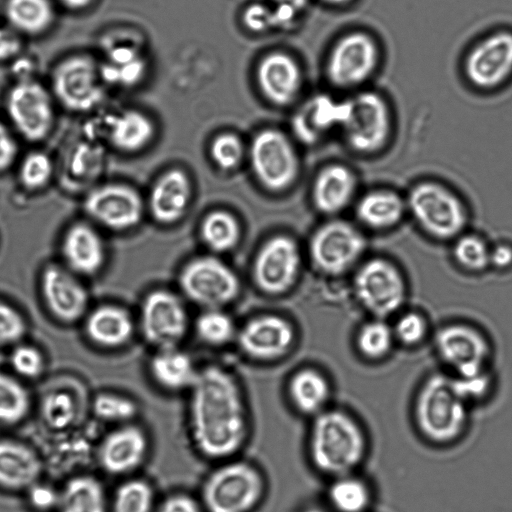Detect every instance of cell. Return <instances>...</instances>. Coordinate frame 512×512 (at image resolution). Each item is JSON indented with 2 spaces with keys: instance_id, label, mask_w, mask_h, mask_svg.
Returning a JSON list of instances; mask_svg holds the SVG:
<instances>
[{
  "instance_id": "6da1fadb",
  "label": "cell",
  "mask_w": 512,
  "mask_h": 512,
  "mask_svg": "<svg viewBox=\"0 0 512 512\" xmlns=\"http://www.w3.org/2000/svg\"><path fill=\"white\" fill-rule=\"evenodd\" d=\"M189 425L198 451L207 458L235 454L248 436V416L240 386L226 369L199 370L190 389Z\"/></svg>"
},
{
  "instance_id": "7a4b0ae2",
  "label": "cell",
  "mask_w": 512,
  "mask_h": 512,
  "mask_svg": "<svg viewBox=\"0 0 512 512\" xmlns=\"http://www.w3.org/2000/svg\"><path fill=\"white\" fill-rule=\"evenodd\" d=\"M368 448L367 433L350 412L329 407L313 417L308 450L313 466L322 474L334 478L356 472Z\"/></svg>"
},
{
  "instance_id": "3957f363",
  "label": "cell",
  "mask_w": 512,
  "mask_h": 512,
  "mask_svg": "<svg viewBox=\"0 0 512 512\" xmlns=\"http://www.w3.org/2000/svg\"><path fill=\"white\" fill-rule=\"evenodd\" d=\"M469 405L456 392L447 372H435L420 384L412 415L419 434L435 445L459 440L469 423Z\"/></svg>"
},
{
  "instance_id": "277c9868",
  "label": "cell",
  "mask_w": 512,
  "mask_h": 512,
  "mask_svg": "<svg viewBox=\"0 0 512 512\" xmlns=\"http://www.w3.org/2000/svg\"><path fill=\"white\" fill-rule=\"evenodd\" d=\"M382 62V47L377 37L363 28L339 34L327 51L324 75L339 91L349 93L365 88Z\"/></svg>"
},
{
  "instance_id": "5b68a950",
  "label": "cell",
  "mask_w": 512,
  "mask_h": 512,
  "mask_svg": "<svg viewBox=\"0 0 512 512\" xmlns=\"http://www.w3.org/2000/svg\"><path fill=\"white\" fill-rule=\"evenodd\" d=\"M392 128V110L381 92L363 88L343 98L339 131L356 153L369 155L382 150L391 137Z\"/></svg>"
},
{
  "instance_id": "8992f818",
  "label": "cell",
  "mask_w": 512,
  "mask_h": 512,
  "mask_svg": "<svg viewBox=\"0 0 512 512\" xmlns=\"http://www.w3.org/2000/svg\"><path fill=\"white\" fill-rule=\"evenodd\" d=\"M264 479L250 463L235 461L212 471L201 490L206 512H250L264 494Z\"/></svg>"
},
{
  "instance_id": "52a82bcc",
  "label": "cell",
  "mask_w": 512,
  "mask_h": 512,
  "mask_svg": "<svg viewBox=\"0 0 512 512\" xmlns=\"http://www.w3.org/2000/svg\"><path fill=\"white\" fill-rule=\"evenodd\" d=\"M407 210L429 236L438 240L457 238L467 223V211L448 187L434 181L414 185L406 199Z\"/></svg>"
},
{
  "instance_id": "ba28073f",
  "label": "cell",
  "mask_w": 512,
  "mask_h": 512,
  "mask_svg": "<svg viewBox=\"0 0 512 512\" xmlns=\"http://www.w3.org/2000/svg\"><path fill=\"white\" fill-rule=\"evenodd\" d=\"M359 304L372 318L387 319L400 312L407 297L405 279L391 261L375 257L362 263L353 279Z\"/></svg>"
},
{
  "instance_id": "9c48e42d",
  "label": "cell",
  "mask_w": 512,
  "mask_h": 512,
  "mask_svg": "<svg viewBox=\"0 0 512 512\" xmlns=\"http://www.w3.org/2000/svg\"><path fill=\"white\" fill-rule=\"evenodd\" d=\"M466 82L482 92L496 90L512 76V31L497 29L477 39L462 61Z\"/></svg>"
},
{
  "instance_id": "30bf717a",
  "label": "cell",
  "mask_w": 512,
  "mask_h": 512,
  "mask_svg": "<svg viewBox=\"0 0 512 512\" xmlns=\"http://www.w3.org/2000/svg\"><path fill=\"white\" fill-rule=\"evenodd\" d=\"M433 341L437 357L449 374L464 376L489 369L492 346L475 326L464 322L445 324L436 331Z\"/></svg>"
},
{
  "instance_id": "8fae6325",
  "label": "cell",
  "mask_w": 512,
  "mask_h": 512,
  "mask_svg": "<svg viewBox=\"0 0 512 512\" xmlns=\"http://www.w3.org/2000/svg\"><path fill=\"white\" fill-rule=\"evenodd\" d=\"M366 249L363 233L352 223L334 219L313 234L309 252L314 266L324 274L342 275L357 265Z\"/></svg>"
},
{
  "instance_id": "7c38bea8",
  "label": "cell",
  "mask_w": 512,
  "mask_h": 512,
  "mask_svg": "<svg viewBox=\"0 0 512 512\" xmlns=\"http://www.w3.org/2000/svg\"><path fill=\"white\" fill-rule=\"evenodd\" d=\"M180 285L187 297L206 309H220L239 293L236 274L214 257H201L183 269Z\"/></svg>"
},
{
  "instance_id": "4fadbf2b",
  "label": "cell",
  "mask_w": 512,
  "mask_h": 512,
  "mask_svg": "<svg viewBox=\"0 0 512 512\" xmlns=\"http://www.w3.org/2000/svg\"><path fill=\"white\" fill-rule=\"evenodd\" d=\"M251 165L258 180L272 191L289 187L299 172V161L288 138L275 129H265L253 139Z\"/></svg>"
},
{
  "instance_id": "5bb4252c",
  "label": "cell",
  "mask_w": 512,
  "mask_h": 512,
  "mask_svg": "<svg viewBox=\"0 0 512 512\" xmlns=\"http://www.w3.org/2000/svg\"><path fill=\"white\" fill-rule=\"evenodd\" d=\"M100 69L92 58L74 55L61 61L52 75L53 92L68 110L85 112L103 98Z\"/></svg>"
},
{
  "instance_id": "9a60e30c",
  "label": "cell",
  "mask_w": 512,
  "mask_h": 512,
  "mask_svg": "<svg viewBox=\"0 0 512 512\" xmlns=\"http://www.w3.org/2000/svg\"><path fill=\"white\" fill-rule=\"evenodd\" d=\"M8 117L25 139L43 140L54 122L52 98L47 89L32 79L19 80L6 99Z\"/></svg>"
},
{
  "instance_id": "2e32d148",
  "label": "cell",
  "mask_w": 512,
  "mask_h": 512,
  "mask_svg": "<svg viewBox=\"0 0 512 512\" xmlns=\"http://www.w3.org/2000/svg\"><path fill=\"white\" fill-rule=\"evenodd\" d=\"M140 330L156 350L178 347L188 330V315L181 300L165 290L148 294L141 308Z\"/></svg>"
},
{
  "instance_id": "e0dca14e",
  "label": "cell",
  "mask_w": 512,
  "mask_h": 512,
  "mask_svg": "<svg viewBox=\"0 0 512 512\" xmlns=\"http://www.w3.org/2000/svg\"><path fill=\"white\" fill-rule=\"evenodd\" d=\"M84 209L98 224L113 230H125L139 223L143 204L133 188L122 184H106L87 194Z\"/></svg>"
},
{
  "instance_id": "ac0fdd59",
  "label": "cell",
  "mask_w": 512,
  "mask_h": 512,
  "mask_svg": "<svg viewBox=\"0 0 512 512\" xmlns=\"http://www.w3.org/2000/svg\"><path fill=\"white\" fill-rule=\"evenodd\" d=\"M295 340L293 325L285 318L272 314L249 320L236 335L241 351L260 361H271L286 355Z\"/></svg>"
},
{
  "instance_id": "d6986e66",
  "label": "cell",
  "mask_w": 512,
  "mask_h": 512,
  "mask_svg": "<svg viewBox=\"0 0 512 512\" xmlns=\"http://www.w3.org/2000/svg\"><path fill=\"white\" fill-rule=\"evenodd\" d=\"M300 252L287 236L271 238L260 249L254 264V278L261 290L269 294L287 291L300 269Z\"/></svg>"
},
{
  "instance_id": "ffe728a7",
  "label": "cell",
  "mask_w": 512,
  "mask_h": 512,
  "mask_svg": "<svg viewBox=\"0 0 512 512\" xmlns=\"http://www.w3.org/2000/svg\"><path fill=\"white\" fill-rule=\"evenodd\" d=\"M41 292L50 313L59 321L74 323L86 316L88 292L78 275L64 265L50 264L44 268Z\"/></svg>"
},
{
  "instance_id": "44dd1931",
  "label": "cell",
  "mask_w": 512,
  "mask_h": 512,
  "mask_svg": "<svg viewBox=\"0 0 512 512\" xmlns=\"http://www.w3.org/2000/svg\"><path fill=\"white\" fill-rule=\"evenodd\" d=\"M255 78L260 93L276 106H287L299 96L304 82L301 64L291 54L272 51L258 62Z\"/></svg>"
},
{
  "instance_id": "7402d4cb",
  "label": "cell",
  "mask_w": 512,
  "mask_h": 512,
  "mask_svg": "<svg viewBox=\"0 0 512 512\" xmlns=\"http://www.w3.org/2000/svg\"><path fill=\"white\" fill-rule=\"evenodd\" d=\"M148 440L144 431L133 424H124L109 432L101 441L98 461L111 475H124L137 469L145 460Z\"/></svg>"
},
{
  "instance_id": "603a6c76",
  "label": "cell",
  "mask_w": 512,
  "mask_h": 512,
  "mask_svg": "<svg viewBox=\"0 0 512 512\" xmlns=\"http://www.w3.org/2000/svg\"><path fill=\"white\" fill-rule=\"evenodd\" d=\"M64 266L78 276L96 274L105 261V247L96 229L86 222L70 225L61 241Z\"/></svg>"
},
{
  "instance_id": "cb8c5ba5",
  "label": "cell",
  "mask_w": 512,
  "mask_h": 512,
  "mask_svg": "<svg viewBox=\"0 0 512 512\" xmlns=\"http://www.w3.org/2000/svg\"><path fill=\"white\" fill-rule=\"evenodd\" d=\"M343 115V98L321 93L312 96L296 113L293 129L305 143H314L332 130H339Z\"/></svg>"
},
{
  "instance_id": "d4e9b609",
  "label": "cell",
  "mask_w": 512,
  "mask_h": 512,
  "mask_svg": "<svg viewBox=\"0 0 512 512\" xmlns=\"http://www.w3.org/2000/svg\"><path fill=\"white\" fill-rule=\"evenodd\" d=\"M357 178L343 164H330L316 176L312 199L315 207L326 215H335L346 209L355 197Z\"/></svg>"
},
{
  "instance_id": "484cf974",
  "label": "cell",
  "mask_w": 512,
  "mask_h": 512,
  "mask_svg": "<svg viewBox=\"0 0 512 512\" xmlns=\"http://www.w3.org/2000/svg\"><path fill=\"white\" fill-rule=\"evenodd\" d=\"M41 471V460L30 447L15 440L0 439L1 488L27 490L38 482Z\"/></svg>"
},
{
  "instance_id": "4316f807",
  "label": "cell",
  "mask_w": 512,
  "mask_h": 512,
  "mask_svg": "<svg viewBox=\"0 0 512 512\" xmlns=\"http://www.w3.org/2000/svg\"><path fill=\"white\" fill-rule=\"evenodd\" d=\"M88 339L103 348H119L127 344L134 333V323L127 310L116 305H101L85 318Z\"/></svg>"
},
{
  "instance_id": "83f0119b",
  "label": "cell",
  "mask_w": 512,
  "mask_h": 512,
  "mask_svg": "<svg viewBox=\"0 0 512 512\" xmlns=\"http://www.w3.org/2000/svg\"><path fill=\"white\" fill-rule=\"evenodd\" d=\"M190 196L189 178L180 169H172L153 186L149 199L150 212L160 223H173L184 214Z\"/></svg>"
},
{
  "instance_id": "f1b7e54d",
  "label": "cell",
  "mask_w": 512,
  "mask_h": 512,
  "mask_svg": "<svg viewBox=\"0 0 512 512\" xmlns=\"http://www.w3.org/2000/svg\"><path fill=\"white\" fill-rule=\"evenodd\" d=\"M287 393L291 404L299 413L315 417L329 408L332 385L321 370L304 367L292 374Z\"/></svg>"
},
{
  "instance_id": "f546056e",
  "label": "cell",
  "mask_w": 512,
  "mask_h": 512,
  "mask_svg": "<svg viewBox=\"0 0 512 512\" xmlns=\"http://www.w3.org/2000/svg\"><path fill=\"white\" fill-rule=\"evenodd\" d=\"M406 211V200L398 193L386 189L365 193L355 208L358 221L372 230H386L396 226Z\"/></svg>"
},
{
  "instance_id": "4dcf8cb0",
  "label": "cell",
  "mask_w": 512,
  "mask_h": 512,
  "mask_svg": "<svg viewBox=\"0 0 512 512\" xmlns=\"http://www.w3.org/2000/svg\"><path fill=\"white\" fill-rule=\"evenodd\" d=\"M152 379L163 389H191L199 370L191 357L178 347L156 350L149 362Z\"/></svg>"
},
{
  "instance_id": "1f68e13d",
  "label": "cell",
  "mask_w": 512,
  "mask_h": 512,
  "mask_svg": "<svg viewBox=\"0 0 512 512\" xmlns=\"http://www.w3.org/2000/svg\"><path fill=\"white\" fill-rule=\"evenodd\" d=\"M56 512H110L101 482L90 475L71 478L60 490Z\"/></svg>"
},
{
  "instance_id": "d6a6232c",
  "label": "cell",
  "mask_w": 512,
  "mask_h": 512,
  "mask_svg": "<svg viewBox=\"0 0 512 512\" xmlns=\"http://www.w3.org/2000/svg\"><path fill=\"white\" fill-rule=\"evenodd\" d=\"M110 142L125 152L145 147L154 135L152 121L142 112L126 110L108 121Z\"/></svg>"
},
{
  "instance_id": "836d02e7",
  "label": "cell",
  "mask_w": 512,
  "mask_h": 512,
  "mask_svg": "<svg viewBox=\"0 0 512 512\" xmlns=\"http://www.w3.org/2000/svg\"><path fill=\"white\" fill-rule=\"evenodd\" d=\"M327 499L334 512H367L373 501L371 487L356 472L331 478Z\"/></svg>"
},
{
  "instance_id": "e575fe53",
  "label": "cell",
  "mask_w": 512,
  "mask_h": 512,
  "mask_svg": "<svg viewBox=\"0 0 512 512\" xmlns=\"http://www.w3.org/2000/svg\"><path fill=\"white\" fill-rule=\"evenodd\" d=\"M4 12L13 29L29 35L44 32L54 19L49 0H6Z\"/></svg>"
},
{
  "instance_id": "d590c367",
  "label": "cell",
  "mask_w": 512,
  "mask_h": 512,
  "mask_svg": "<svg viewBox=\"0 0 512 512\" xmlns=\"http://www.w3.org/2000/svg\"><path fill=\"white\" fill-rule=\"evenodd\" d=\"M354 345L357 353L367 361L386 359L396 345L391 324L380 318L366 321L356 331Z\"/></svg>"
},
{
  "instance_id": "8d00e7d4",
  "label": "cell",
  "mask_w": 512,
  "mask_h": 512,
  "mask_svg": "<svg viewBox=\"0 0 512 512\" xmlns=\"http://www.w3.org/2000/svg\"><path fill=\"white\" fill-rule=\"evenodd\" d=\"M201 236L210 249L225 252L237 244L240 236L239 224L230 213L214 211L203 220Z\"/></svg>"
},
{
  "instance_id": "74e56055",
  "label": "cell",
  "mask_w": 512,
  "mask_h": 512,
  "mask_svg": "<svg viewBox=\"0 0 512 512\" xmlns=\"http://www.w3.org/2000/svg\"><path fill=\"white\" fill-rule=\"evenodd\" d=\"M30 396L25 386L15 377L0 372V423L13 425L29 413Z\"/></svg>"
},
{
  "instance_id": "f35d334b",
  "label": "cell",
  "mask_w": 512,
  "mask_h": 512,
  "mask_svg": "<svg viewBox=\"0 0 512 512\" xmlns=\"http://www.w3.org/2000/svg\"><path fill=\"white\" fill-rule=\"evenodd\" d=\"M155 495L152 486L142 479L120 484L110 502V512H154Z\"/></svg>"
},
{
  "instance_id": "ab89813d",
  "label": "cell",
  "mask_w": 512,
  "mask_h": 512,
  "mask_svg": "<svg viewBox=\"0 0 512 512\" xmlns=\"http://www.w3.org/2000/svg\"><path fill=\"white\" fill-rule=\"evenodd\" d=\"M195 333L206 345L221 347L236 339L231 317L221 309H206L195 321Z\"/></svg>"
},
{
  "instance_id": "60d3db41",
  "label": "cell",
  "mask_w": 512,
  "mask_h": 512,
  "mask_svg": "<svg viewBox=\"0 0 512 512\" xmlns=\"http://www.w3.org/2000/svg\"><path fill=\"white\" fill-rule=\"evenodd\" d=\"M92 411L99 420L124 425L136 416L138 407L132 399L124 395L103 392L95 396Z\"/></svg>"
},
{
  "instance_id": "b9f144b4",
  "label": "cell",
  "mask_w": 512,
  "mask_h": 512,
  "mask_svg": "<svg viewBox=\"0 0 512 512\" xmlns=\"http://www.w3.org/2000/svg\"><path fill=\"white\" fill-rule=\"evenodd\" d=\"M453 257L461 268L480 272L490 265V248L477 235H460L453 246Z\"/></svg>"
},
{
  "instance_id": "7bdbcfd3",
  "label": "cell",
  "mask_w": 512,
  "mask_h": 512,
  "mask_svg": "<svg viewBox=\"0 0 512 512\" xmlns=\"http://www.w3.org/2000/svg\"><path fill=\"white\" fill-rule=\"evenodd\" d=\"M41 416L46 425L60 430L69 427L76 417L73 397L63 391L46 394L41 403Z\"/></svg>"
},
{
  "instance_id": "ee69618b",
  "label": "cell",
  "mask_w": 512,
  "mask_h": 512,
  "mask_svg": "<svg viewBox=\"0 0 512 512\" xmlns=\"http://www.w3.org/2000/svg\"><path fill=\"white\" fill-rule=\"evenodd\" d=\"M396 344L406 348L421 345L426 339L429 326L426 318L419 312L406 311L397 315L391 324Z\"/></svg>"
},
{
  "instance_id": "f6af8a7d",
  "label": "cell",
  "mask_w": 512,
  "mask_h": 512,
  "mask_svg": "<svg viewBox=\"0 0 512 512\" xmlns=\"http://www.w3.org/2000/svg\"><path fill=\"white\" fill-rule=\"evenodd\" d=\"M19 180L29 190L45 187L53 174V163L50 157L41 151L28 153L19 166Z\"/></svg>"
},
{
  "instance_id": "bcb514c9",
  "label": "cell",
  "mask_w": 512,
  "mask_h": 512,
  "mask_svg": "<svg viewBox=\"0 0 512 512\" xmlns=\"http://www.w3.org/2000/svg\"><path fill=\"white\" fill-rule=\"evenodd\" d=\"M449 375L456 392L469 406L486 399L494 386L489 369L471 375Z\"/></svg>"
},
{
  "instance_id": "7dc6e473",
  "label": "cell",
  "mask_w": 512,
  "mask_h": 512,
  "mask_svg": "<svg viewBox=\"0 0 512 512\" xmlns=\"http://www.w3.org/2000/svg\"><path fill=\"white\" fill-rule=\"evenodd\" d=\"M10 366L13 371L26 379L39 377L45 367V361L38 348L29 344L18 343L14 345L10 356Z\"/></svg>"
},
{
  "instance_id": "c3c4849f",
  "label": "cell",
  "mask_w": 512,
  "mask_h": 512,
  "mask_svg": "<svg viewBox=\"0 0 512 512\" xmlns=\"http://www.w3.org/2000/svg\"><path fill=\"white\" fill-rule=\"evenodd\" d=\"M211 157L218 167L224 170L234 169L243 157V144L231 133L217 136L210 147Z\"/></svg>"
},
{
  "instance_id": "681fc988",
  "label": "cell",
  "mask_w": 512,
  "mask_h": 512,
  "mask_svg": "<svg viewBox=\"0 0 512 512\" xmlns=\"http://www.w3.org/2000/svg\"><path fill=\"white\" fill-rule=\"evenodd\" d=\"M27 332L23 315L12 305L0 300V346L20 343Z\"/></svg>"
},
{
  "instance_id": "f907efd6",
  "label": "cell",
  "mask_w": 512,
  "mask_h": 512,
  "mask_svg": "<svg viewBox=\"0 0 512 512\" xmlns=\"http://www.w3.org/2000/svg\"><path fill=\"white\" fill-rule=\"evenodd\" d=\"M27 503L34 512H56L60 490L51 485L36 482L26 490Z\"/></svg>"
},
{
  "instance_id": "816d5d0a",
  "label": "cell",
  "mask_w": 512,
  "mask_h": 512,
  "mask_svg": "<svg viewBox=\"0 0 512 512\" xmlns=\"http://www.w3.org/2000/svg\"><path fill=\"white\" fill-rule=\"evenodd\" d=\"M244 27L252 33L261 34L274 29L271 4L251 3L242 13Z\"/></svg>"
},
{
  "instance_id": "f5cc1de1",
  "label": "cell",
  "mask_w": 512,
  "mask_h": 512,
  "mask_svg": "<svg viewBox=\"0 0 512 512\" xmlns=\"http://www.w3.org/2000/svg\"><path fill=\"white\" fill-rule=\"evenodd\" d=\"M202 504L193 497L177 493L165 498L155 512H204Z\"/></svg>"
},
{
  "instance_id": "db71d44e",
  "label": "cell",
  "mask_w": 512,
  "mask_h": 512,
  "mask_svg": "<svg viewBox=\"0 0 512 512\" xmlns=\"http://www.w3.org/2000/svg\"><path fill=\"white\" fill-rule=\"evenodd\" d=\"M18 146L16 140L0 120V172L8 169L16 159Z\"/></svg>"
},
{
  "instance_id": "11a10c76",
  "label": "cell",
  "mask_w": 512,
  "mask_h": 512,
  "mask_svg": "<svg viewBox=\"0 0 512 512\" xmlns=\"http://www.w3.org/2000/svg\"><path fill=\"white\" fill-rule=\"evenodd\" d=\"M19 33L12 27H0V60H9L21 50Z\"/></svg>"
},
{
  "instance_id": "9f6ffc18",
  "label": "cell",
  "mask_w": 512,
  "mask_h": 512,
  "mask_svg": "<svg viewBox=\"0 0 512 512\" xmlns=\"http://www.w3.org/2000/svg\"><path fill=\"white\" fill-rule=\"evenodd\" d=\"M512 264V247L507 244H498L490 248V265L504 269Z\"/></svg>"
},
{
  "instance_id": "6f0895ef",
  "label": "cell",
  "mask_w": 512,
  "mask_h": 512,
  "mask_svg": "<svg viewBox=\"0 0 512 512\" xmlns=\"http://www.w3.org/2000/svg\"><path fill=\"white\" fill-rule=\"evenodd\" d=\"M273 5L290 7L300 14H304L309 7L310 0H270Z\"/></svg>"
},
{
  "instance_id": "680465c9",
  "label": "cell",
  "mask_w": 512,
  "mask_h": 512,
  "mask_svg": "<svg viewBox=\"0 0 512 512\" xmlns=\"http://www.w3.org/2000/svg\"><path fill=\"white\" fill-rule=\"evenodd\" d=\"M62 5L72 10H80L88 7L94 0H58Z\"/></svg>"
},
{
  "instance_id": "91938a15",
  "label": "cell",
  "mask_w": 512,
  "mask_h": 512,
  "mask_svg": "<svg viewBox=\"0 0 512 512\" xmlns=\"http://www.w3.org/2000/svg\"><path fill=\"white\" fill-rule=\"evenodd\" d=\"M332 8H345L354 4L357 0H318Z\"/></svg>"
},
{
  "instance_id": "94428289",
  "label": "cell",
  "mask_w": 512,
  "mask_h": 512,
  "mask_svg": "<svg viewBox=\"0 0 512 512\" xmlns=\"http://www.w3.org/2000/svg\"><path fill=\"white\" fill-rule=\"evenodd\" d=\"M304 512H327V511H325L319 507H311V508L306 509Z\"/></svg>"
},
{
  "instance_id": "6125c7cd",
  "label": "cell",
  "mask_w": 512,
  "mask_h": 512,
  "mask_svg": "<svg viewBox=\"0 0 512 512\" xmlns=\"http://www.w3.org/2000/svg\"><path fill=\"white\" fill-rule=\"evenodd\" d=\"M1 2V1H0Z\"/></svg>"
}]
</instances>
